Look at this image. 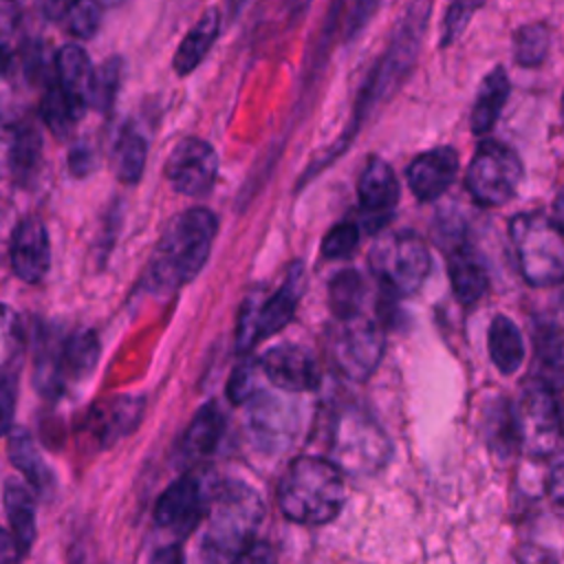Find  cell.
<instances>
[{"mask_svg":"<svg viewBox=\"0 0 564 564\" xmlns=\"http://www.w3.org/2000/svg\"><path fill=\"white\" fill-rule=\"evenodd\" d=\"M216 236V216L205 207L178 214L165 229L148 267V284L154 291H176L198 275Z\"/></svg>","mask_w":564,"mask_h":564,"instance_id":"6da1fadb","label":"cell"},{"mask_svg":"<svg viewBox=\"0 0 564 564\" xmlns=\"http://www.w3.org/2000/svg\"><path fill=\"white\" fill-rule=\"evenodd\" d=\"M262 516V500L249 485L238 480L223 485L212 500L200 564H236L253 546Z\"/></svg>","mask_w":564,"mask_h":564,"instance_id":"7a4b0ae2","label":"cell"},{"mask_svg":"<svg viewBox=\"0 0 564 564\" xmlns=\"http://www.w3.org/2000/svg\"><path fill=\"white\" fill-rule=\"evenodd\" d=\"M346 498L344 471L326 458H295L278 487L282 513L297 524H324L333 520Z\"/></svg>","mask_w":564,"mask_h":564,"instance_id":"3957f363","label":"cell"},{"mask_svg":"<svg viewBox=\"0 0 564 564\" xmlns=\"http://www.w3.org/2000/svg\"><path fill=\"white\" fill-rule=\"evenodd\" d=\"M509 236L527 284L542 289L564 282V231L555 220L542 212L516 214Z\"/></svg>","mask_w":564,"mask_h":564,"instance_id":"277c9868","label":"cell"},{"mask_svg":"<svg viewBox=\"0 0 564 564\" xmlns=\"http://www.w3.org/2000/svg\"><path fill=\"white\" fill-rule=\"evenodd\" d=\"M427 15H430V0H414L408 7V13H405L403 22L399 24L383 59L372 68V73L357 99L355 123L346 130L344 141H348L350 134L355 137V130H357L359 121L366 117V112L403 82V77L408 75V70L412 68V64L416 59L421 35L425 33Z\"/></svg>","mask_w":564,"mask_h":564,"instance_id":"5b68a950","label":"cell"},{"mask_svg":"<svg viewBox=\"0 0 564 564\" xmlns=\"http://www.w3.org/2000/svg\"><path fill=\"white\" fill-rule=\"evenodd\" d=\"M333 463L341 471L368 476L379 471L388 456L390 443L383 430L361 410H344L333 423L330 436Z\"/></svg>","mask_w":564,"mask_h":564,"instance_id":"8992f818","label":"cell"},{"mask_svg":"<svg viewBox=\"0 0 564 564\" xmlns=\"http://www.w3.org/2000/svg\"><path fill=\"white\" fill-rule=\"evenodd\" d=\"M522 183V163L518 154L498 143L482 141L467 167L465 185L471 198L485 207L507 205Z\"/></svg>","mask_w":564,"mask_h":564,"instance_id":"52a82bcc","label":"cell"},{"mask_svg":"<svg viewBox=\"0 0 564 564\" xmlns=\"http://www.w3.org/2000/svg\"><path fill=\"white\" fill-rule=\"evenodd\" d=\"M370 264L390 291L410 295L427 278L430 251L419 234L401 231L375 245Z\"/></svg>","mask_w":564,"mask_h":564,"instance_id":"ba28073f","label":"cell"},{"mask_svg":"<svg viewBox=\"0 0 564 564\" xmlns=\"http://www.w3.org/2000/svg\"><path fill=\"white\" fill-rule=\"evenodd\" d=\"M302 264L295 262L286 273L284 284L271 297H267L260 306H253L251 302L245 304L236 330V348L240 352H247L256 341L275 335L293 319L297 300L302 295Z\"/></svg>","mask_w":564,"mask_h":564,"instance_id":"9c48e42d","label":"cell"},{"mask_svg":"<svg viewBox=\"0 0 564 564\" xmlns=\"http://www.w3.org/2000/svg\"><path fill=\"white\" fill-rule=\"evenodd\" d=\"M383 352V330L370 317L357 315L341 322L333 339V357L350 379H366L377 368Z\"/></svg>","mask_w":564,"mask_h":564,"instance_id":"30bf717a","label":"cell"},{"mask_svg":"<svg viewBox=\"0 0 564 564\" xmlns=\"http://www.w3.org/2000/svg\"><path fill=\"white\" fill-rule=\"evenodd\" d=\"M216 172V150L198 137L181 139L165 161V176L170 185L185 196H200L209 192Z\"/></svg>","mask_w":564,"mask_h":564,"instance_id":"8fae6325","label":"cell"},{"mask_svg":"<svg viewBox=\"0 0 564 564\" xmlns=\"http://www.w3.org/2000/svg\"><path fill=\"white\" fill-rule=\"evenodd\" d=\"M520 445L531 454H551L560 441V416L553 394L542 383L524 390L516 408Z\"/></svg>","mask_w":564,"mask_h":564,"instance_id":"7c38bea8","label":"cell"},{"mask_svg":"<svg viewBox=\"0 0 564 564\" xmlns=\"http://www.w3.org/2000/svg\"><path fill=\"white\" fill-rule=\"evenodd\" d=\"M262 375L284 392H311L319 386L315 357L297 344H280L260 359Z\"/></svg>","mask_w":564,"mask_h":564,"instance_id":"4fadbf2b","label":"cell"},{"mask_svg":"<svg viewBox=\"0 0 564 564\" xmlns=\"http://www.w3.org/2000/svg\"><path fill=\"white\" fill-rule=\"evenodd\" d=\"M205 507L200 480L196 476H181L156 500L154 520L159 527L185 535L198 524Z\"/></svg>","mask_w":564,"mask_h":564,"instance_id":"5bb4252c","label":"cell"},{"mask_svg":"<svg viewBox=\"0 0 564 564\" xmlns=\"http://www.w3.org/2000/svg\"><path fill=\"white\" fill-rule=\"evenodd\" d=\"M357 196L361 212L368 218V229L386 225L399 200V183L392 167L379 156L368 159L357 183Z\"/></svg>","mask_w":564,"mask_h":564,"instance_id":"9a60e30c","label":"cell"},{"mask_svg":"<svg viewBox=\"0 0 564 564\" xmlns=\"http://www.w3.org/2000/svg\"><path fill=\"white\" fill-rule=\"evenodd\" d=\"M9 260L13 273L29 284H35L44 278L51 264V245L48 234L42 220L26 218L22 220L11 236Z\"/></svg>","mask_w":564,"mask_h":564,"instance_id":"2e32d148","label":"cell"},{"mask_svg":"<svg viewBox=\"0 0 564 564\" xmlns=\"http://www.w3.org/2000/svg\"><path fill=\"white\" fill-rule=\"evenodd\" d=\"M249 427L256 443L264 452H278L293 438L297 427V414L293 412L291 403L258 392L251 399Z\"/></svg>","mask_w":564,"mask_h":564,"instance_id":"e0dca14e","label":"cell"},{"mask_svg":"<svg viewBox=\"0 0 564 564\" xmlns=\"http://www.w3.org/2000/svg\"><path fill=\"white\" fill-rule=\"evenodd\" d=\"M458 174V154L443 145L419 154L408 167V183L419 200H434L449 189Z\"/></svg>","mask_w":564,"mask_h":564,"instance_id":"ac0fdd59","label":"cell"},{"mask_svg":"<svg viewBox=\"0 0 564 564\" xmlns=\"http://www.w3.org/2000/svg\"><path fill=\"white\" fill-rule=\"evenodd\" d=\"M447 273L456 300L465 306L478 302L489 286L485 264L463 238H456L447 251Z\"/></svg>","mask_w":564,"mask_h":564,"instance_id":"d6986e66","label":"cell"},{"mask_svg":"<svg viewBox=\"0 0 564 564\" xmlns=\"http://www.w3.org/2000/svg\"><path fill=\"white\" fill-rule=\"evenodd\" d=\"M55 75L66 99L79 115H84L86 106L90 104V86L95 75L86 51L79 44H64L55 55Z\"/></svg>","mask_w":564,"mask_h":564,"instance_id":"ffe728a7","label":"cell"},{"mask_svg":"<svg viewBox=\"0 0 564 564\" xmlns=\"http://www.w3.org/2000/svg\"><path fill=\"white\" fill-rule=\"evenodd\" d=\"M143 412V399L139 397H117L99 405L93 414L90 432L101 445H112L121 436L130 434Z\"/></svg>","mask_w":564,"mask_h":564,"instance_id":"44dd1931","label":"cell"},{"mask_svg":"<svg viewBox=\"0 0 564 564\" xmlns=\"http://www.w3.org/2000/svg\"><path fill=\"white\" fill-rule=\"evenodd\" d=\"M509 90H511L509 77L502 66H496L494 70H489L485 75V79L480 82V88L476 93V101H474L471 119H469L474 134L482 137L496 126V121L507 104Z\"/></svg>","mask_w":564,"mask_h":564,"instance_id":"7402d4cb","label":"cell"},{"mask_svg":"<svg viewBox=\"0 0 564 564\" xmlns=\"http://www.w3.org/2000/svg\"><path fill=\"white\" fill-rule=\"evenodd\" d=\"M218 31H220V13L216 9H207L198 18V22L189 29V33L183 37L178 51L174 53L172 66L181 77L198 68V64L205 59V55L214 46Z\"/></svg>","mask_w":564,"mask_h":564,"instance_id":"603a6c76","label":"cell"},{"mask_svg":"<svg viewBox=\"0 0 564 564\" xmlns=\"http://www.w3.org/2000/svg\"><path fill=\"white\" fill-rule=\"evenodd\" d=\"M487 348L500 375H513L524 361V341L516 322L507 315H496L487 330Z\"/></svg>","mask_w":564,"mask_h":564,"instance_id":"cb8c5ba5","label":"cell"},{"mask_svg":"<svg viewBox=\"0 0 564 564\" xmlns=\"http://www.w3.org/2000/svg\"><path fill=\"white\" fill-rule=\"evenodd\" d=\"M4 511L11 529L9 533L18 549L26 553L35 540V502L31 491L18 480H9L4 485Z\"/></svg>","mask_w":564,"mask_h":564,"instance_id":"d4e9b609","label":"cell"},{"mask_svg":"<svg viewBox=\"0 0 564 564\" xmlns=\"http://www.w3.org/2000/svg\"><path fill=\"white\" fill-rule=\"evenodd\" d=\"M64 341H57L48 333H40L37 350H35V370L33 383L37 392L46 399H55L66 381L64 372Z\"/></svg>","mask_w":564,"mask_h":564,"instance_id":"484cf974","label":"cell"},{"mask_svg":"<svg viewBox=\"0 0 564 564\" xmlns=\"http://www.w3.org/2000/svg\"><path fill=\"white\" fill-rule=\"evenodd\" d=\"M225 430V414L218 408L216 401H207L200 405V410L194 414L189 427L183 434V452L189 458L207 456L216 449L220 436Z\"/></svg>","mask_w":564,"mask_h":564,"instance_id":"4316f807","label":"cell"},{"mask_svg":"<svg viewBox=\"0 0 564 564\" xmlns=\"http://www.w3.org/2000/svg\"><path fill=\"white\" fill-rule=\"evenodd\" d=\"M485 436L494 454L509 458L520 445L518 414L507 399H494L485 410Z\"/></svg>","mask_w":564,"mask_h":564,"instance_id":"83f0119b","label":"cell"},{"mask_svg":"<svg viewBox=\"0 0 564 564\" xmlns=\"http://www.w3.org/2000/svg\"><path fill=\"white\" fill-rule=\"evenodd\" d=\"M9 458L13 463L15 469H20V474L29 480V485L40 491L46 494L53 485V476L51 469L46 467L42 454L37 452L31 434L22 427H15L9 434Z\"/></svg>","mask_w":564,"mask_h":564,"instance_id":"f1b7e54d","label":"cell"},{"mask_svg":"<svg viewBox=\"0 0 564 564\" xmlns=\"http://www.w3.org/2000/svg\"><path fill=\"white\" fill-rule=\"evenodd\" d=\"M40 161H42L40 132L29 123L18 126L9 145V170L13 181L20 185H26L29 181H33V176L40 170Z\"/></svg>","mask_w":564,"mask_h":564,"instance_id":"f546056e","label":"cell"},{"mask_svg":"<svg viewBox=\"0 0 564 564\" xmlns=\"http://www.w3.org/2000/svg\"><path fill=\"white\" fill-rule=\"evenodd\" d=\"M148 159V143L141 132L126 128L112 150V170L117 178L126 185H134L145 170Z\"/></svg>","mask_w":564,"mask_h":564,"instance_id":"4dcf8cb0","label":"cell"},{"mask_svg":"<svg viewBox=\"0 0 564 564\" xmlns=\"http://www.w3.org/2000/svg\"><path fill=\"white\" fill-rule=\"evenodd\" d=\"M364 295H366V284L355 269H344L328 282V304L333 315L339 322L361 315L359 308H361Z\"/></svg>","mask_w":564,"mask_h":564,"instance_id":"1f68e13d","label":"cell"},{"mask_svg":"<svg viewBox=\"0 0 564 564\" xmlns=\"http://www.w3.org/2000/svg\"><path fill=\"white\" fill-rule=\"evenodd\" d=\"M64 372L70 379L86 377L99 359V339L93 330H77L64 339Z\"/></svg>","mask_w":564,"mask_h":564,"instance_id":"d6a6232c","label":"cell"},{"mask_svg":"<svg viewBox=\"0 0 564 564\" xmlns=\"http://www.w3.org/2000/svg\"><path fill=\"white\" fill-rule=\"evenodd\" d=\"M551 48V31L546 24H524L513 35V59L524 66L533 68L540 66Z\"/></svg>","mask_w":564,"mask_h":564,"instance_id":"836d02e7","label":"cell"},{"mask_svg":"<svg viewBox=\"0 0 564 564\" xmlns=\"http://www.w3.org/2000/svg\"><path fill=\"white\" fill-rule=\"evenodd\" d=\"M40 112H42V119L48 126V130L53 134H57L59 139H64L73 130L75 121L82 117L75 110V106L66 99V95L62 93V88L57 84L46 88L42 104H40Z\"/></svg>","mask_w":564,"mask_h":564,"instance_id":"e575fe53","label":"cell"},{"mask_svg":"<svg viewBox=\"0 0 564 564\" xmlns=\"http://www.w3.org/2000/svg\"><path fill=\"white\" fill-rule=\"evenodd\" d=\"M119 75H121L119 59H108L99 68H95L93 86H90V104L95 108H99V110L110 108V104L115 101V95H117Z\"/></svg>","mask_w":564,"mask_h":564,"instance_id":"d590c367","label":"cell"},{"mask_svg":"<svg viewBox=\"0 0 564 564\" xmlns=\"http://www.w3.org/2000/svg\"><path fill=\"white\" fill-rule=\"evenodd\" d=\"M485 4V0H449L447 13L443 20V35L441 46H449L454 40L463 35L474 13Z\"/></svg>","mask_w":564,"mask_h":564,"instance_id":"8d00e7d4","label":"cell"},{"mask_svg":"<svg viewBox=\"0 0 564 564\" xmlns=\"http://www.w3.org/2000/svg\"><path fill=\"white\" fill-rule=\"evenodd\" d=\"M99 0H73L64 20L73 35L90 37L99 26Z\"/></svg>","mask_w":564,"mask_h":564,"instance_id":"74e56055","label":"cell"},{"mask_svg":"<svg viewBox=\"0 0 564 564\" xmlns=\"http://www.w3.org/2000/svg\"><path fill=\"white\" fill-rule=\"evenodd\" d=\"M359 242V229L355 223L335 225L322 240L324 258H348Z\"/></svg>","mask_w":564,"mask_h":564,"instance_id":"f35d334b","label":"cell"},{"mask_svg":"<svg viewBox=\"0 0 564 564\" xmlns=\"http://www.w3.org/2000/svg\"><path fill=\"white\" fill-rule=\"evenodd\" d=\"M227 394L234 403L251 401L258 394V366L253 361H245L234 370L227 383Z\"/></svg>","mask_w":564,"mask_h":564,"instance_id":"ab89813d","label":"cell"},{"mask_svg":"<svg viewBox=\"0 0 564 564\" xmlns=\"http://www.w3.org/2000/svg\"><path fill=\"white\" fill-rule=\"evenodd\" d=\"M546 487H549V494L555 500V505H560L564 509V454H560L551 463Z\"/></svg>","mask_w":564,"mask_h":564,"instance_id":"60d3db41","label":"cell"},{"mask_svg":"<svg viewBox=\"0 0 564 564\" xmlns=\"http://www.w3.org/2000/svg\"><path fill=\"white\" fill-rule=\"evenodd\" d=\"M236 564H275V555L267 544H253Z\"/></svg>","mask_w":564,"mask_h":564,"instance_id":"b9f144b4","label":"cell"},{"mask_svg":"<svg viewBox=\"0 0 564 564\" xmlns=\"http://www.w3.org/2000/svg\"><path fill=\"white\" fill-rule=\"evenodd\" d=\"M379 0H357L355 9H352V20H350V31H359L366 20L372 15V11L377 9Z\"/></svg>","mask_w":564,"mask_h":564,"instance_id":"7bdbcfd3","label":"cell"},{"mask_svg":"<svg viewBox=\"0 0 564 564\" xmlns=\"http://www.w3.org/2000/svg\"><path fill=\"white\" fill-rule=\"evenodd\" d=\"M24 553L18 549L13 535L9 531H2V546H0V564H18Z\"/></svg>","mask_w":564,"mask_h":564,"instance_id":"ee69618b","label":"cell"},{"mask_svg":"<svg viewBox=\"0 0 564 564\" xmlns=\"http://www.w3.org/2000/svg\"><path fill=\"white\" fill-rule=\"evenodd\" d=\"M150 564H183V553H181V549L176 544H170V546L159 549L150 557Z\"/></svg>","mask_w":564,"mask_h":564,"instance_id":"f6af8a7d","label":"cell"},{"mask_svg":"<svg viewBox=\"0 0 564 564\" xmlns=\"http://www.w3.org/2000/svg\"><path fill=\"white\" fill-rule=\"evenodd\" d=\"M68 165L75 174H86L90 170V152L86 148H75L68 154Z\"/></svg>","mask_w":564,"mask_h":564,"instance_id":"bcb514c9","label":"cell"},{"mask_svg":"<svg viewBox=\"0 0 564 564\" xmlns=\"http://www.w3.org/2000/svg\"><path fill=\"white\" fill-rule=\"evenodd\" d=\"M553 212H555V223H557V225H560V229L564 231V192L555 198Z\"/></svg>","mask_w":564,"mask_h":564,"instance_id":"7dc6e473","label":"cell"},{"mask_svg":"<svg viewBox=\"0 0 564 564\" xmlns=\"http://www.w3.org/2000/svg\"><path fill=\"white\" fill-rule=\"evenodd\" d=\"M247 0H231V9H234V13H238L240 11V7L245 4Z\"/></svg>","mask_w":564,"mask_h":564,"instance_id":"c3c4849f","label":"cell"},{"mask_svg":"<svg viewBox=\"0 0 564 564\" xmlns=\"http://www.w3.org/2000/svg\"><path fill=\"white\" fill-rule=\"evenodd\" d=\"M306 2H308V0H293V7H295V9H297V7L302 9Z\"/></svg>","mask_w":564,"mask_h":564,"instance_id":"681fc988","label":"cell"},{"mask_svg":"<svg viewBox=\"0 0 564 564\" xmlns=\"http://www.w3.org/2000/svg\"><path fill=\"white\" fill-rule=\"evenodd\" d=\"M560 112H562V123H564V93H562V106H560Z\"/></svg>","mask_w":564,"mask_h":564,"instance_id":"f907efd6","label":"cell"},{"mask_svg":"<svg viewBox=\"0 0 564 564\" xmlns=\"http://www.w3.org/2000/svg\"><path fill=\"white\" fill-rule=\"evenodd\" d=\"M101 2H106V4H117V2H121V0H101Z\"/></svg>","mask_w":564,"mask_h":564,"instance_id":"816d5d0a","label":"cell"}]
</instances>
